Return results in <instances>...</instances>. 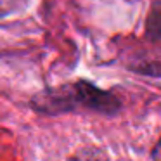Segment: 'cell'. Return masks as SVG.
I'll return each mask as SVG.
<instances>
[{"label":"cell","mask_w":161,"mask_h":161,"mask_svg":"<svg viewBox=\"0 0 161 161\" xmlns=\"http://www.w3.org/2000/svg\"><path fill=\"white\" fill-rule=\"evenodd\" d=\"M71 161H108V159H106V156L101 153V151L85 149V151H81V153H78Z\"/></svg>","instance_id":"cell-1"},{"label":"cell","mask_w":161,"mask_h":161,"mask_svg":"<svg viewBox=\"0 0 161 161\" xmlns=\"http://www.w3.org/2000/svg\"><path fill=\"white\" fill-rule=\"evenodd\" d=\"M153 158H154V161H161V140L156 144V147H154Z\"/></svg>","instance_id":"cell-2"}]
</instances>
